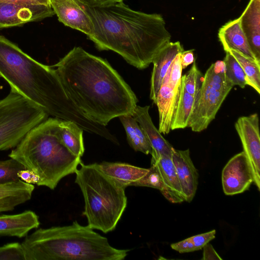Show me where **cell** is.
I'll return each instance as SVG.
<instances>
[{"label": "cell", "instance_id": "8d00e7d4", "mask_svg": "<svg viewBox=\"0 0 260 260\" xmlns=\"http://www.w3.org/2000/svg\"><path fill=\"white\" fill-rule=\"evenodd\" d=\"M203 248V257L202 258V260L222 259L216 252L211 244L208 243L204 245Z\"/></svg>", "mask_w": 260, "mask_h": 260}, {"label": "cell", "instance_id": "52a82bcc", "mask_svg": "<svg viewBox=\"0 0 260 260\" xmlns=\"http://www.w3.org/2000/svg\"><path fill=\"white\" fill-rule=\"evenodd\" d=\"M48 114L14 91L0 100V151L15 147Z\"/></svg>", "mask_w": 260, "mask_h": 260}, {"label": "cell", "instance_id": "484cf974", "mask_svg": "<svg viewBox=\"0 0 260 260\" xmlns=\"http://www.w3.org/2000/svg\"><path fill=\"white\" fill-rule=\"evenodd\" d=\"M230 52L242 67L247 78V85L260 93V62L233 50Z\"/></svg>", "mask_w": 260, "mask_h": 260}, {"label": "cell", "instance_id": "5b68a950", "mask_svg": "<svg viewBox=\"0 0 260 260\" xmlns=\"http://www.w3.org/2000/svg\"><path fill=\"white\" fill-rule=\"evenodd\" d=\"M60 119L48 118L31 129L9 154L39 178L38 186L53 190L64 177L75 173L82 163L59 136Z\"/></svg>", "mask_w": 260, "mask_h": 260}, {"label": "cell", "instance_id": "74e56055", "mask_svg": "<svg viewBox=\"0 0 260 260\" xmlns=\"http://www.w3.org/2000/svg\"><path fill=\"white\" fill-rule=\"evenodd\" d=\"M193 51L194 50H184L180 53V56L182 69H185L195 60Z\"/></svg>", "mask_w": 260, "mask_h": 260}, {"label": "cell", "instance_id": "d4e9b609", "mask_svg": "<svg viewBox=\"0 0 260 260\" xmlns=\"http://www.w3.org/2000/svg\"><path fill=\"white\" fill-rule=\"evenodd\" d=\"M195 101L196 98L186 91L182 76L179 96L171 123V131L188 127Z\"/></svg>", "mask_w": 260, "mask_h": 260}, {"label": "cell", "instance_id": "4fadbf2b", "mask_svg": "<svg viewBox=\"0 0 260 260\" xmlns=\"http://www.w3.org/2000/svg\"><path fill=\"white\" fill-rule=\"evenodd\" d=\"M172 160L175 168L184 201L190 202L197 189L199 175L191 159L189 150L174 149Z\"/></svg>", "mask_w": 260, "mask_h": 260}, {"label": "cell", "instance_id": "f35d334b", "mask_svg": "<svg viewBox=\"0 0 260 260\" xmlns=\"http://www.w3.org/2000/svg\"><path fill=\"white\" fill-rule=\"evenodd\" d=\"M0 2L13 3L24 5H50V0H0Z\"/></svg>", "mask_w": 260, "mask_h": 260}, {"label": "cell", "instance_id": "f546056e", "mask_svg": "<svg viewBox=\"0 0 260 260\" xmlns=\"http://www.w3.org/2000/svg\"><path fill=\"white\" fill-rule=\"evenodd\" d=\"M130 186H145L159 189L164 188V184L160 173L154 164H151L148 172L140 179L133 182Z\"/></svg>", "mask_w": 260, "mask_h": 260}, {"label": "cell", "instance_id": "30bf717a", "mask_svg": "<svg viewBox=\"0 0 260 260\" xmlns=\"http://www.w3.org/2000/svg\"><path fill=\"white\" fill-rule=\"evenodd\" d=\"M221 178L223 190L226 195L241 193L249 189L254 182V177L244 151L229 160L222 170Z\"/></svg>", "mask_w": 260, "mask_h": 260}, {"label": "cell", "instance_id": "ba28073f", "mask_svg": "<svg viewBox=\"0 0 260 260\" xmlns=\"http://www.w3.org/2000/svg\"><path fill=\"white\" fill-rule=\"evenodd\" d=\"M233 87L226 78L223 61L212 63L204 75L188 127L194 132L206 129Z\"/></svg>", "mask_w": 260, "mask_h": 260}, {"label": "cell", "instance_id": "9a60e30c", "mask_svg": "<svg viewBox=\"0 0 260 260\" xmlns=\"http://www.w3.org/2000/svg\"><path fill=\"white\" fill-rule=\"evenodd\" d=\"M184 51L180 42H169L158 53L152 63L153 67L150 80V98L154 103L164 77L173 60Z\"/></svg>", "mask_w": 260, "mask_h": 260}, {"label": "cell", "instance_id": "8fae6325", "mask_svg": "<svg viewBox=\"0 0 260 260\" xmlns=\"http://www.w3.org/2000/svg\"><path fill=\"white\" fill-rule=\"evenodd\" d=\"M54 14L51 5L0 2V29L40 21Z\"/></svg>", "mask_w": 260, "mask_h": 260}, {"label": "cell", "instance_id": "2e32d148", "mask_svg": "<svg viewBox=\"0 0 260 260\" xmlns=\"http://www.w3.org/2000/svg\"><path fill=\"white\" fill-rule=\"evenodd\" d=\"M40 224L39 216L31 210L15 214H0V237H25Z\"/></svg>", "mask_w": 260, "mask_h": 260}, {"label": "cell", "instance_id": "277c9868", "mask_svg": "<svg viewBox=\"0 0 260 260\" xmlns=\"http://www.w3.org/2000/svg\"><path fill=\"white\" fill-rule=\"evenodd\" d=\"M21 244L25 260H122L129 251L112 246L107 238L77 221L38 229Z\"/></svg>", "mask_w": 260, "mask_h": 260}, {"label": "cell", "instance_id": "8992f818", "mask_svg": "<svg viewBox=\"0 0 260 260\" xmlns=\"http://www.w3.org/2000/svg\"><path fill=\"white\" fill-rule=\"evenodd\" d=\"M75 182L84 200L87 225L108 233L113 231L127 206L126 187L104 173L99 164H80Z\"/></svg>", "mask_w": 260, "mask_h": 260}, {"label": "cell", "instance_id": "cb8c5ba5", "mask_svg": "<svg viewBox=\"0 0 260 260\" xmlns=\"http://www.w3.org/2000/svg\"><path fill=\"white\" fill-rule=\"evenodd\" d=\"M127 136L129 145L136 151L145 154L152 152L151 146L138 122L132 115H124L119 117Z\"/></svg>", "mask_w": 260, "mask_h": 260}, {"label": "cell", "instance_id": "ac0fdd59", "mask_svg": "<svg viewBox=\"0 0 260 260\" xmlns=\"http://www.w3.org/2000/svg\"><path fill=\"white\" fill-rule=\"evenodd\" d=\"M180 90V87L174 88L163 81L158 91L154 104L158 109V129L161 134H168L171 131V123L177 104Z\"/></svg>", "mask_w": 260, "mask_h": 260}, {"label": "cell", "instance_id": "4316f807", "mask_svg": "<svg viewBox=\"0 0 260 260\" xmlns=\"http://www.w3.org/2000/svg\"><path fill=\"white\" fill-rule=\"evenodd\" d=\"M222 60L224 64L225 74L227 80L233 85L244 88L247 85L246 75L236 59L229 51L225 52Z\"/></svg>", "mask_w": 260, "mask_h": 260}, {"label": "cell", "instance_id": "7c38bea8", "mask_svg": "<svg viewBox=\"0 0 260 260\" xmlns=\"http://www.w3.org/2000/svg\"><path fill=\"white\" fill-rule=\"evenodd\" d=\"M50 5L58 20L65 26L85 34L87 38L93 35L91 20L76 0H50Z\"/></svg>", "mask_w": 260, "mask_h": 260}, {"label": "cell", "instance_id": "4dcf8cb0", "mask_svg": "<svg viewBox=\"0 0 260 260\" xmlns=\"http://www.w3.org/2000/svg\"><path fill=\"white\" fill-rule=\"evenodd\" d=\"M180 54H178L173 60L163 80L164 82L174 88L180 87L182 76L183 69Z\"/></svg>", "mask_w": 260, "mask_h": 260}, {"label": "cell", "instance_id": "d6986e66", "mask_svg": "<svg viewBox=\"0 0 260 260\" xmlns=\"http://www.w3.org/2000/svg\"><path fill=\"white\" fill-rule=\"evenodd\" d=\"M239 17L251 50L260 62V0H250Z\"/></svg>", "mask_w": 260, "mask_h": 260}, {"label": "cell", "instance_id": "7a4b0ae2", "mask_svg": "<svg viewBox=\"0 0 260 260\" xmlns=\"http://www.w3.org/2000/svg\"><path fill=\"white\" fill-rule=\"evenodd\" d=\"M82 6L93 26L88 39L98 50L113 51L138 69L147 68L171 42V35L159 14L134 10L123 1L100 7Z\"/></svg>", "mask_w": 260, "mask_h": 260}, {"label": "cell", "instance_id": "d6a6232c", "mask_svg": "<svg viewBox=\"0 0 260 260\" xmlns=\"http://www.w3.org/2000/svg\"><path fill=\"white\" fill-rule=\"evenodd\" d=\"M215 234L216 231L213 230L190 237L195 247L196 250L201 249L204 245L215 238Z\"/></svg>", "mask_w": 260, "mask_h": 260}, {"label": "cell", "instance_id": "1f68e13d", "mask_svg": "<svg viewBox=\"0 0 260 260\" xmlns=\"http://www.w3.org/2000/svg\"><path fill=\"white\" fill-rule=\"evenodd\" d=\"M0 260H25L21 243L13 242L1 246Z\"/></svg>", "mask_w": 260, "mask_h": 260}, {"label": "cell", "instance_id": "83f0119b", "mask_svg": "<svg viewBox=\"0 0 260 260\" xmlns=\"http://www.w3.org/2000/svg\"><path fill=\"white\" fill-rule=\"evenodd\" d=\"M25 168L16 160L10 158L0 160V184L19 180L18 173Z\"/></svg>", "mask_w": 260, "mask_h": 260}, {"label": "cell", "instance_id": "3957f363", "mask_svg": "<svg viewBox=\"0 0 260 260\" xmlns=\"http://www.w3.org/2000/svg\"><path fill=\"white\" fill-rule=\"evenodd\" d=\"M0 77L11 90L43 110L48 115L70 120L83 131L108 138L104 126L85 117L72 102L55 69L35 60L0 35Z\"/></svg>", "mask_w": 260, "mask_h": 260}, {"label": "cell", "instance_id": "5bb4252c", "mask_svg": "<svg viewBox=\"0 0 260 260\" xmlns=\"http://www.w3.org/2000/svg\"><path fill=\"white\" fill-rule=\"evenodd\" d=\"M149 106L137 105L132 116L138 122L152 148V156L172 157L175 148L154 126L149 113Z\"/></svg>", "mask_w": 260, "mask_h": 260}, {"label": "cell", "instance_id": "e575fe53", "mask_svg": "<svg viewBox=\"0 0 260 260\" xmlns=\"http://www.w3.org/2000/svg\"><path fill=\"white\" fill-rule=\"evenodd\" d=\"M18 176L20 180L29 184L37 185L39 181L38 176L26 169L19 171Z\"/></svg>", "mask_w": 260, "mask_h": 260}, {"label": "cell", "instance_id": "44dd1931", "mask_svg": "<svg viewBox=\"0 0 260 260\" xmlns=\"http://www.w3.org/2000/svg\"><path fill=\"white\" fill-rule=\"evenodd\" d=\"M34 189V184L21 180L0 184V213L13 211L30 200Z\"/></svg>", "mask_w": 260, "mask_h": 260}, {"label": "cell", "instance_id": "603a6c76", "mask_svg": "<svg viewBox=\"0 0 260 260\" xmlns=\"http://www.w3.org/2000/svg\"><path fill=\"white\" fill-rule=\"evenodd\" d=\"M83 132V129L74 122L60 120L59 126L60 140L72 153L79 157L84 152Z\"/></svg>", "mask_w": 260, "mask_h": 260}, {"label": "cell", "instance_id": "7402d4cb", "mask_svg": "<svg viewBox=\"0 0 260 260\" xmlns=\"http://www.w3.org/2000/svg\"><path fill=\"white\" fill-rule=\"evenodd\" d=\"M99 166L104 173L125 187L140 179L148 171V169L124 162L103 161Z\"/></svg>", "mask_w": 260, "mask_h": 260}, {"label": "cell", "instance_id": "836d02e7", "mask_svg": "<svg viewBox=\"0 0 260 260\" xmlns=\"http://www.w3.org/2000/svg\"><path fill=\"white\" fill-rule=\"evenodd\" d=\"M171 247L173 249L178 251L179 253H186L196 251L190 237L180 242L173 243L171 245Z\"/></svg>", "mask_w": 260, "mask_h": 260}, {"label": "cell", "instance_id": "e0dca14e", "mask_svg": "<svg viewBox=\"0 0 260 260\" xmlns=\"http://www.w3.org/2000/svg\"><path fill=\"white\" fill-rule=\"evenodd\" d=\"M151 164L157 167L164 184L162 195L173 203L184 201L172 157L152 156Z\"/></svg>", "mask_w": 260, "mask_h": 260}, {"label": "cell", "instance_id": "d590c367", "mask_svg": "<svg viewBox=\"0 0 260 260\" xmlns=\"http://www.w3.org/2000/svg\"><path fill=\"white\" fill-rule=\"evenodd\" d=\"M83 6L89 7H100L110 5L117 2H122L123 0H76Z\"/></svg>", "mask_w": 260, "mask_h": 260}, {"label": "cell", "instance_id": "f1b7e54d", "mask_svg": "<svg viewBox=\"0 0 260 260\" xmlns=\"http://www.w3.org/2000/svg\"><path fill=\"white\" fill-rule=\"evenodd\" d=\"M188 72L182 75L186 91L194 97H197L203 81L204 76L198 69L196 60Z\"/></svg>", "mask_w": 260, "mask_h": 260}, {"label": "cell", "instance_id": "9c48e42d", "mask_svg": "<svg viewBox=\"0 0 260 260\" xmlns=\"http://www.w3.org/2000/svg\"><path fill=\"white\" fill-rule=\"evenodd\" d=\"M235 127L240 139L243 151L250 164L253 174V182L259 190L260 136L257 113L240 117L235 122Z\"/></svg>", "mask_w": 260, "mask_h": 260}, {"label": "cell", "instance_id": "ffe728a7", "mask_svg": "<svg viewBox=\"0 0 260 260\" xmlns=\"http://www.w3.org/2000/svg\"><path fill=\"white\" fill-rule=\"evenodd\" d=\"M218 36L225 52L235 50L258 61L241 28L240 17L222 26L219 29Z\"/></svg>", "mask_w": 260, "mask_h": 260}, {"label": "cell", "instance_id": "6da1fadb", "mask_svg": "<svg viewBox=\"0 0 260 260\" xmlns=\"http://www.w3.org/2000/svg\"><path fill=\"white\" fill-rule=\"evenodd\" d=\"M52 67L72 102L91 121L106 126L115 117L132 115L138 99L106 60L75 47Z\"/></svg>", "mask_w": 260, "mask_h": 260}]
</instances>
